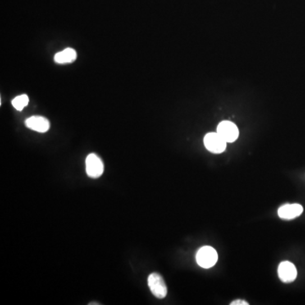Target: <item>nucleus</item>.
Masks as SVG:
<instances>
[{"label": "nucleus", "instance_id": "5", "mask_svg": "<svg viewBox=\"0 0 305 305\" xmlns=\"http://www.w3.org/2000/svg\"><path fill=\"white\" fill-rule=\"evenodd\" d=\"M217 133L225 139L226 143H233L238 139L239 131L234 123L224 120L219 124Z\"/></svg>", "mask_w": 305, "mask_h": 305}, {"label": "nucleus", "instance_id": "1", "mask_svg": "<svg viewBox=\"0 0 305 305\" xmlns=\"http://www.w3.org/2000/svg\"><path fill=\"white\" fill-rule=\"evenodd\" d=\"M196 260L200 267L210 269L217 263V252L210 246H205L198 251L196 255Z\"/></svg>", "mask_w": 305, "mask_h": 305}, {"label": "nucleus", "instance_id": "10", "mask_svg": "<svg viewBox=\"0 0 305 305\" xmlns=\"http://www.w3.org/2000/svg\"><path fill=\"white\" fill-rule=\"evenodd\" d=\"M28 103H29V98L27 94H21V95L15 97L12 100L13 107L15 108V110H22L26 106H28Z\"/></svg>", "mask_w": 305, "mask_h": 305}, {"label": "nucleus", "instance_id": "2", "mask_svg": "<svg viewBox=\"0 0 305 305\" xmlns=\"http://www.w3.org/2000/svg\"><path fill=\"white\" fill-rule=\"evenodd\" d=\"M148 285L152 295L156 298L162 299L167 295V286L160 274L158 273L150 274L148 278Z\"/></svg>", "mask_w": 305, "mask_h": 305}, {"label": "nucleus", "instance_id": "4", "mask_svg": "<svg viewBox=\"0 0 305 305\" xmlns=\"http://www.w3.org/2000/svg\"><path fill=\"white\" fill-rule=\"evenodd\" d=\"M105 166L100 158L95 154H90L86 159V171L88 176L93 179L100 177Z\"/></svg>", "mask_w": 305, "mask_h": 305}, {"label": "nucleus", "instance_id": "9", "mask_svg": "<svg viewBox=\"0 0 305 305\" xmlns=\"http://www.w3.org/2000/svg\"><path fill=\"white\" fill-rule=\"evenodd\" d=\"M78 57V54L75 49L71 48H67L64 50L57 53L55 55V61L58 64H67L75 61Z\"/></svg>", "mask_w": 305, "mask_h": 305}, {"label": "nucleus", "instance_id": "3", "mask_svg": "<svg viewBox=\"0 0 305 305\" xmlns=\"http://www.w3.org/2000/svg\"><path fill=\"white\" fill-rule=\"evenodd\" d=\"M204 143L207 150L213 154H221L224 152L227 144L225 139L217 132L206 134L204 138Z\"/></svg>", "mask_w": 305, "mask_h": 305}, {"label": "nucleus", "instance_id": "11", "mask_svg": "<svg viewBox=\"0 0 305 305\" xmlns=\"http://www.w3.org/2000/svg\"><path fill=\"white\" fill-rule=\"evenodd\" d=\"M231 305H248L249 303L246 301L242 300V299H238V300H234L230 303Z\"/></svg>", "mask_w": 305, "mask_h": 305}, {"label": "nucleus", "instance_id": "6", "mask_svg": "<svg viewBox=\"0 0 305 305\" xmlns=\"http://www.w3.org/2000/svg\"><path fill=\"white\" fill-rule=\"evenodd\" d=\"M278 276L284 283H293L296 280L298 271L295 265L289 261H283L278 266Z\"/></svg>", "mask_w": 305, "mask_h": 305}, {"label": "nucleus", "instance_id": "8", "mask_svg": "<svg viewBox=\"0 0 305 305\" xmlns=\"http://www.w3.org/2000/svg\"><path fill=\"white\" fill-rule=\"evenodd\" d=\"M26 125L31 130L38 133H44L50 128V123L48 119L43 116H32L26 120Z\"/></svg>", "mask_w": 305, "mask_h": 305}, {"label": "nucleus", "instance_id": "7", "mask_svg": "<svg viewBox=\"0 0 305 305\" xmlns=\"http://www.w3.org/2000/svg\"><path fill=\"white\" fill-rule=\"evenodd\" d=\"M303 211V208L302 205L298 204H293V205L288 204L279 208L278 215L283 220H293L302 215Z\"/></svg>", "mask_w": 305, "mask_h": 305}]
</instances>
